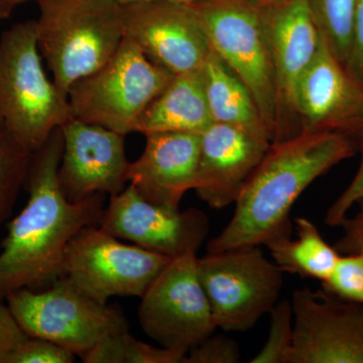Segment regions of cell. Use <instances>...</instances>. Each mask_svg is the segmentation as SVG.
Masks as SVG:
<instances>
[{"label":"cell","instance_id":"cell-1","mask_svg":"<svg viewBox=\"0 0 363 363\" xmlns=\"http://www.w3.org/2000/svg\"><path fill=\"white\" fill-rule=\"evenodd\" d=\"M61 128L32 154L25 189L28 202L11 221L0 252V298L21 290H42L63 277L67 248L88 226H99L105 195L71 202L62 192L58 169Z\"/></svg>","mask_w":363,"mask_h":363},{"label":"cell","instance_id":"cell-2","mask_svg":"<svg viewBox=\"0 0 363 363\" xmlns=\"http://www.w3.org/2000/svg\"><path fill=\"white\" fill-rule=\"evenodd\" d=\"M357 150V143L336 133H301L272 143L234 203L228 224L208 242L207 252L267 247L291 238L294 204L313 182Z\"/></svg>","mask_w":363,"mask_h":363},{"label":"cell","instance_id":"cell-3","mask_svg":"<svg viewBox=\"0 0 363 363\" xmlns=\"http://www.w3.org/2000/svg\"><path fill=\"white\" fill-rule=\"evenodd\" d=\"M35 20L0 35V125L30 152L70 121L68 96L45 75Z\"/></svg>","mask_w":363,"mask_h":363},{"label":"cell","instance_id":"cell-4","mask_svg":"<svg viewBox=\"0 0 363 363\" xmlns=\"http://www.w3.org/2000/svg\"><path fill=\"white\" fill-rule=\"evenodd\" d=\"M38 45L52 82L71 86L113 56L124 39L123 6L117 0H38Z\"/></svg>","mask_w":363,"mask_h":363},{"label":"cell","instance_id":"cell-5","mask_svg":"<svg viewBox=\"0 0 363 363\" xmlns=\"http://www.w3.org/2000/svg\"><path fill=\"white\" fill-rule=\"evenodd\" d=\"M174 76L124 38L104 65L71 86L68 100L72 116L123 135L135 133L143 111Z\"/></svg>","mask_w":363,"mask_h":363},{"label":"cell","instance_id":"cell-6","mask_svg":"<svg viewBox=\"0 0 363 363\" xmlns=\"http://www.w3.org/2000/svg\"><path fill=\"white\" fill-rule=\"evenodd\" d=\"M210 47L252 93L271 135H276V90L266 9L252 0L190 4Z\"/></svg>","mask_w":363,"mask_h":363},{"label":"cell","instance_id":"cell-7","mask_svg":"<svg viewBox=\"0 0 363 363\" xmlns=\"http://www.w3.org/2000/svg\"><path fill=\"white\" fill-rule=\"evenodd\" d=\"M6 301L26 335L58 344L80 358L109 336L130 331L119 308L98 302L65 277L42 290L21 289Z\"/></svg>","mask_w":363,"mask_h":363},{"label":"cell","instance_id":"cell-8","mask_svg":"<svg viewBox=\"0 0 363 363\" xmlns=\"http://www.w3.org/2000/svg\"><path fill=\"white\" fill-rule=\"evenodd\" d=\"M197 272L217 328L247 331L279 302L284 272L260 247L207 252Z\"/></svg>","mask_w":363,"mask_h":363},{"label":"cell","instance_id":"cell-9","mask_svg":"<svg viewBox=\"0 0 363 363\" xmlns=\"http://www.w3.org/2000/svg\"><path fill=\"white\" fill-rule=\"evenodd\" d=\"M172 259L121 242L100 226H88L67 248L63 277L100 303L140 298Z\"/></svg>","mask_w":363,"mask_h":363},{"label":"cell","instance_id":"cell-10","mask_svg":"<svg viewBox=\"0 0 363 363\" xmlns=\"http://www.w3.org/2000/svg\"><path fill=\"white\" fill-rule=\"evenodd\" d=\"M197 253L175 257L140 297L138 320L159 346L186 355L217 328L197 272Z\"/></svg>","mask_w":363,"mask_h":363},{"label":"cell","instance_id":"cell-11","mask_svg":"<svg viewBox=\"0 0 363 363\" xmlns=\"http://www.w3.org/2000/svg\"><path fill=\"white\" fill-rule=\"evenodd\" d=\"M291 304L288 363H363V306L307 286L295 291Z\"/></svg>","mask_w":363,"mask_h":363},{"label":"cell","instance_id":"cell-12","mask_svg":"<svg viewBox=\"0 0 363 363\" xmlns=\"http://www.w3.org/2000/svg\"><path fill=\"white\" fill-rule=\"evenodd\" d=\"M124 38L173 75L201 69L211 47L190 4H123Z\"/></svg>","mask_w":363,"mask_h":363},{"label":"cell","instance_id":"cell-13","mask_svg":"<svg viewBox=\"0 0 363 363\" xmlns=\"http://www.w3.org/2000/svg\"><path fill=\"white\" fill-rule=\"evenodd\" d=\"M266 20L276 90V135L272 143H278L302 133L298 88L316 55L321 33L308 0H289L277 9H266Z\"/></svg>","mask_w":363,"mask_h":363},{"label":"cell","instance_id":"cell-14","mask_svg":"<svg viewBox=\"0 0 363 363\" xmlns=\"http://www.w3.org/2000/svg\"><path fill=\"white\" fill-rule=\"evenodd\" d=\"M99 226L118 240L172 259L197 253L210 228L200 210L167 209L145 200L131 185L111 196Z\"/></svg>","mask_w":363,"mask_h":363},{"label":"cell","instance_id":"cell-15","mask_svg":"<svg viewBox=\"0 0 363 363\" xmlns=\"http://www.w3.org/2000/svg\"><path fill=\"white\" fill-rule=\"evenodd\" d=\"M297 111L302 133H336L357 145L363 138V82L334 56L322 35L298 85Z\"/></svg>","mask_w":363,"mask_h":363},{"label":"cell","instance_id":"cell-16","mask_svg":"<svg viewBox=\"0 0 363 363\" xmlns=\"http://www.w3.org/2000/svg\"><path fill=\"white\" fill-rule=\"evenodd\" d=\"M64 147L58 169L62 192L71 202L92 195L113 196L125 188V135L72 117L61 126Z\"/></svg>","mask_w":363,"mask_h":363},{"label":"cell","instance_id":"cell-17","mask_svg":"<svg viewBox=\"0 0 363 363\" xmlns=\"http://www.w3.org/2000/svg\"><path fill=\"white\" fill-rule=\"evenodd\" d=\"M272 143L230 124L212 123L201 133L194 190L214 209L234 204Z\"/></svg>","mask_w":363,"mask_h":363},{"label":"cell","instance_id":"cell-18","mask_svg":"<svg viewBox=\"0 0 363 363\" xmlns=\"http://www.w3.org/2000/svg\"><path fill=\"white\" fill-rule=\"evenodd\" d=\"M145 136V150L130 162L128 182L147 201L179 210L184 195L195 189L201 135L157 133Z\"/></svg>","mask_w":363,"mask_h":363},{"label":"cell","instance_id":"cell-19","mask_svg":"<svg viewBox=\"0 0 363 363\" xmlns=\"http://www.w3.org/2000/svg\"><path fill=\"white\" fill-rule=\"evenodd\" d=\"M202 68L174 76L143 111L135 133L143 135L157 133L201 135L214 123L208 106Z\"/></svg>","mask_w":363,"mask_h":363},{"label":"cell","instance_id":"cell-20","mask_svg":"<svg viewBox=\"0 0 363 363\" xmlns=\"http://www.w3.org/2000/svg\"><path fill=\"white\" fill-rule=\"evenodd\" d=\"M202 69L208 106L213 123L238 126L272 143L250 89L213 50L211 49Z\"/></svg>","mask_w":363,"mask_h":363},{"label":"cell","instance_id":"cell-21","mask_svg":"<svg viewBox=\"0 0 363 363\" xmlns=\"http://www.w3.org/2000/svg\"><path fill=\"white\" fill-rule=\"evenodd\" d=\"M297 238H281L267 245L272 262L284 272L323 281L330 276L340 253L325 241L319 229L305 217L296 218Z\"/></svg>","mask_w":363,"mask_h":363},{"label":"cell","instance_id":"cell-22","mask_svg":"<svg viewBox=\"0 0 363 363\" xmlns=\"http://www.w3.org/2000/svg\"><path fill=\"white\" fill-rule=\"evenodd\" d=\"M186 355L133 337L130 331L109 336L81 357L85 363H185Z\"/></svg>","mask_w":363,"mask_h":363},{"label":"cell","instance_id":"cell-23","mask_svg":"<svg viewBox=\"0 0 363 363\" xmlns=\"http://www.w3.org/2000/svg\"><path fill=\"white\" fill-rule=\"evenodd\" d=\"M318 28L329 49L347 65L352 45L355 0H308Z\"/></svg>","mask_w":363,"mask_h":363},{"label":"cell","instance_id":"cell-24","mask_svg":"<svg viewBox=\"0 0 363 363\" xmlns=\"http://www.w3.org/2000/svg\"><path fill=\"white\" fill-rule=\"evenodd\" d=\"M32 152L0 125V229L9 218L25 188Z\"/></svg>","mask_w":363,"mask_h":363},{"label":"cell","instance_id":"cell-25","mask_svg":"<svg viewBox=\"0 0 363 363\" xmlns=\"http://www.w3.org/2000/svg\"><path fill=\"white\" fill-rule=\"evenodd\" d=\"M271 328L264 347L250 360L252 363H288L293 346L292 304L279 301L271 313Z\"/></svg>","mask_w":363,"mask_h":363},{"label":"cell","instance_id":"cell-26","mask_svg":"<svg viewBox=\"0 0 363 363\" xmlns=\"http://www.w3.org/2000/svg\"><path fill=\"white\" fill-rule=\"evenodd\" d=\"M321 284L325 292L363 306V250L340 253L330 276Z\"/></svg>","mask_w":363,"mask_h":363},{"label":"cell","instance_id":"cell-27","mask_svg":"<svg viewBox=\"0 0 363 363\" xmlns=\"http://www.w3.org/2000/svg\"><path fill=\"white\" fill-rule=\"evenodd\" d=\"M76 355L58 344L30 337L9 353L4 363H73Z\"/></svg>","mask_w":363,"mask_h":363},{"label":"cell","instance_id":"cell-28","mask_svg":"<svg viewBox=\"0 0 363 363\" xmlns=\"http://www.w3.org/2000/svg\"><path fill=\"white\" fill-rule=\"evenodd\" d=\"M240 359V348L233 339L212 334L189 351L185 363H236Z\"/></svg>","mask_w":363,"mask_h":363},{"label":"cell","instance_id":"cell-29","mask_svg":"<svg viewBox=\"0 0 363 363\" xmlns=\"http://www.w3.org/2000/svg\"><path fill=\"white\" fill-rule=\"evenodd\" d=\"M357 150H359L362 154L359 168L348 187L329 207L325 217V222L329 226H340L352 207L355 206L359 200L363 199V138L358 143Z\"/></svg>","mask_w":363,"mask_h":363},{"label":"cell","instance_id":"cell-30","mask_svg":"<svg viewBox=\"0 0 363 363\" xmlns=\"http://www.w3.org/2000/svg\"><path fill=\"white\" fill-rule=\"evenodd\" d=\"M28 337L7 303L0 298V363H4L9 353Z\"/></svg>","mask_w":363,"mask_h":363},{"label":"cell","instance_id":"cell-31","mask_svg":"<svg viewBox=\"0 0 363 363\" xmlns=\"http://www.w3.org/2000/svg\"><path fill=\"white\" fill-rule=\"evenodd\" d=\"M357 205V213L346 217L340 224L343 228V235L334 247L342 255L363 250V199L359 200Z\"/></svg>","mask_w":363,"mask_h":363},{"label":"cell","instance_id":"cell-32","mask_svg":"<svg viewBox=\"0 0 363 363\" xmlns=\"http://www.w3.org/2000/svg\"><path fill=\"white\" fill-rule=\"evenodd\" d=\"M346 67L363 82V0H355L352 45Z\"/></svg>","mask_w":363,"mask_h":363},{"label":"cell","instance_id":"cell-33","mask_svg":"<svg viewBox=\"0 0 363 363\" xmlns=\"http://www.w3.org/2000/svg\"><path fill=\"white\" fill-rule=\"evenodd\" d=\"M26 1H30V0H0V18H9L16 6Z\"/></svg>","mask_w":363,"mask_h":363},{"label":"cell","instance_id":"cell-34","mask_svg":"<svg viewBox=\"0 0 363 363\" xmlns=\"http://www.w3.org/2000/svg\"><path fill=\"white\" fill-rule=\"evenodd\" d=\"M257 6L264 9H274L283 6L289 0H252Z\"/></svg>","mask_w":363,"mask_h":363},{"label":"cell","instance_id":"cell-35","mask_svg":"<svg viewBox=\"0 0 363 363\" xmlns=\"http://www.w3.org/2000/svg\"><path fill=\"white\" fill-rule=\"evenodd\" d=\"M117 1L121 4H130L143 1H172L180 2V4H193V2L200 1V0H117Z\"/></svg>","mask_w":363,"mask_h":363}]
</instances>
